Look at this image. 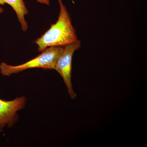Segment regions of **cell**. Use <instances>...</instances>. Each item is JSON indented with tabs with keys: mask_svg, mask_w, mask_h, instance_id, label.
Segmentation results:
<instances>
[{
	"mask_svg": "<svg viewBox=\"0 0 147 147\" xmlns=\"http://www.w3.org/2000/svg\"><path fill=\"white\" fill-rule=\"evenodd\" d=\"M63 47H47L34 59L20 65L12 66L5 63H2L0 64L1 73L3 76H9L29 69L40 68L45 69H55L56 63L63 51Z\"/></svg>",
	"mask_w": 147,
	"mask_h": 147,
	"instance_id": "cell-2",
	"label": "cell"
},
{
	"mask_svg": "<svg viewBox=\"0 0 147 147\" xmlns=\"http://www.w3.org/2000/svg\"><path fill=\"white\" fill-rule=\"evenodd\" d=\"M2 131V129L0 128V132H1Z\"/></svg>",
	"mask_w": 147,
	"mask_h": 147,
	"instance_id": "cell-8",
	"label": "cell"
},
{
	"mask_svg": "<svg viewBox=\"0 0 147 147\" xmlns=\"http://www.w3.org/2000/svg\"><path fill=\"white\" fill-rule=\"evenodd\" d=\"M36 1L42 4H45L47 5H49L50 4V0H36Z\"/></svg>",
	"mask_w": 147,
	"mask_h": 147,
	"instance_id": "cell-6",
	"label": "cell"
},
{
	"mask_svg": "<svg viewBox=\"0 0 147 147\" xmlns=\"http://www.w3.org/2000/svg\"><path fill=\"white\" fill-rule=\"evenodd\" d=\"M71 1H72L73 2V3H74V0H71Z\"/></svg>",
	"mask_w": 147,
	"mask_h": 147,
	"instance_id": "cell-9",
	"label": "cell"
},
{
	"mask_svg": "<svg viewBox=\"0 0 147 147\" xmlns=\"http://www.w3.org/2000/svg\"><path fill=\"white\" fill-rule=\"evenodd\" d=\"M80 40L73 42L63 47L61 54L58 58L55 69L61 76L69 96L72 99L76 98L77 95L74 90L71 83L72 60L74 52L81 47Z\"/></svg>",
	"mask_w": 147,
	"mask_h": 147,
	"instance_id": "cell-3",
	"label": "cell"
},
{
	"mask_svg": "<svg viewBox=\"0 0 147 147\" xmlns=\"http://www.w3.org/2000/svg\"><path fill=\"white\" fill-rule=\"evenodd\" d=\"M5 4L9 5L13 8L16 12L22 30L27 31L28 26L25 19V16L28 13V10L24 0H0V5H4Z\"/></svg>",
	"mask_w": 147,
	"mask_h": 147,
	"instance_id": "cell-5",
	"label": "cell"
},
{
	"mask_svg": "<svg viewBox=\"0 0 147 147\" xmlns=\"http://www.w3.org/2000/svg\"><path fill=\"white\" fill-rule=\"evenodd\" d=\"M3 12V9L0 6V14L2 13Z\"/></svg>",
	"mask_w": 147,
	"mask_h": 147,
	"instance_id": "cell-7",
	"label": "cell"
},
{
	"mask_svg": "<svg viewBox=\"0 0 147 147\" xmlns=\"http://www.w3.org/2000/svg\"><path fill=\"white\" fill-rule=\"evenodd\" d=\"M58 2L60 13L57 21L35 41L39 52H42L48 47H64L79 40L67 9L62 0Z\"/></svg>",
	"mask_w": 147,
	"mask_h": 147,
	"instance_id": "cell-1",
	"label": "cell"
},
{
	"mask_svg": "<svg viewBox=\"0 0 147 147\" xmlns=\"http://www.w3.org/2000/svg\"><path fill=\"white\" fill-rule=\"evenodd\" d=\"M27 101L24 96L11 100L0 98V128L2 129L6 125L10 128L14 125L19 118L18 111L25 108Z\"/></svg>",
	"mask_w": 147,
	"mask_h": 147,
	"instance_id": "cell-4",
	"label": "cell"
}]
</instances>
